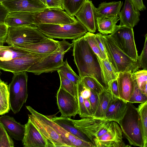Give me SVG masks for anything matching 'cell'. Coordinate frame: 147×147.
I'll list each match as a JSON object with an SVG mask.
<instances>
[{
  "label": "cell",
  "instance_id": "6da1fadb",
  "mask_svg": "<svg viewBox=\"0 0 147 147\" xmlns=\"http://www.w3.org/2000/svg\"><path fill=\"white\" fill-rule=\"evenodd\" d=\"M74 61L82 79L89 76L94 78L105 89H109L104 77L99 57L93 51L83 36L73 40Z\"/></svg>",
  "mask_w": 147,
  "mask_h": 147
},
{
  "label": "cell",
  "instance_id": "7a4b0ae2",
  "mask_svg": "<svg viewBox=\"0 0 147 147\" xmlns=\"http://www.w3.org/2000/svg\"><path fill=\"white\" fill-rule=\"evenodd\" d=\"M107 58L117 74L120 72L133 73L140 68L137 61L129 57L116 45L109 35L102 34Z\"/></svg>",
  "mask_w": 147,
  "mask_h": 147
},
{
  "label": "cell",
  "instance_id": "3957f363",
  "mask_svg": "<svg viewBox=\"0 0 147 147\" xmlns=\"http://www.w3.org/2000/svg\"><path fill=\"white\" fill-rule=\"evenodd\" d=\"M118 123L130 145L143 147L144 142L137 108L127 103V109L122 119Z\"/></svg>",
  "mask_w": 147,
  "mask_h": 147
},
{
  "label": "cell",
  "instance_id": "277c9868",
  "mask_svg": "<svg viewBox=\"0 0 147 147\" xmlns=\"http://www.w3.org/2000/svg\"><path fill=\"white\" fill-rule=\"evenodd\" d=\"M36 26L8 27L5 42L15 47L28 45L48 40Z\"/></svg>",
  "mask_w": 147,
  "mask_h": 147
},
{
  "label": "cell",
  "instance_id": "5b68a950",
  "mask_svg": "<svg viewBox=\"0 0 147 147\" xmlns=\"http://www.w3.org/2000/svg\"><path fill=\"white\" fill-rule=\"evenodd\" d=\"M60 42L59 47L54 52L47 55L32 65L27 72L39 75L43 73L52 72L57 70L63 64L65 54L73 47L70 43L63 40Z\"/></svg>",
  "mask_w": 147,
  "mask_h": 147
},
{
  "label": "cell",
  "instance_id": "8992f818",
  "mask_svg": "<svg viewBox=\"0 0 147 147\" xmlns=\"http://www.w3.org/2000/svg\"><path fill=\"white\" fill-rule=\"evenodd\" d=\"M36 26L45 36L52 39L75 40L84 36L88 31L78 20L76 22L70 24H42Z\"/></svg>",
  "mask_w": 147,
  "mask_h": 147
},
{
  "label": "cell",
  "instance_id": "52a82bcc",
  "mask_svg": "<svg viewBox=\"0 0 147 147\" xmlns=\"http://www.w3.org/2000/svg\"><path fill=\"white\" fill-rule=\"evenodd\" d=\"M13 74L8 88L10 108L16 114L19 112L28 98V76L26 71Z\"/></svg>",
  "mask_w": 147,
  "mask_h": 147
},
{
  "label": "cell",
  "instance_id": "ba28073f",
  "mask_svg": "<svg viewBox=\"0 0 147 147\" xmlns=\"http://www.w3.org/2000/svg\"><path fill=\"white\" fill-rule=\"evenodd\" d=\"M109 36L120 50L131 59L137 61L138 55L133 28L118 25Z\"/></svg>",
  "mask_w": 147,
  "mask_h": 147
},
{
  "label": "cell",
  "instance_id": "9c48e42d",
  "mask_svg": "<svg viewBox=\"0 0 147 147\" xmlns=\"http://www.w3.org/2000/svg\"><path fill=\"white\" fill-rule=\"evenodd\" d=\"M74 16H71L60 8L47 7L42 11L35 13L34 25L42 24H64L76 22Z\"/></svg>",
  "mask_w": 147,
  "mask_h": 147
},
{
  "label": "cell",
  "instance_id": "30bf717a",
  "mask_svg": "<svg viewBox=\"0 0 147 147\" xmlns=\"http://www.w3.org/2000/svg\"><path fill=\"white\" fill-rule=\"evenodd\" d=\"M31 114L42 120L53 127L69 147H95L92 143L80 139L68 132L52 121L49 116H46L38 112L31 107L26 106Z\"/></svg>",
  "mask_w": 147,
  "mask_h": 147
},
{
  "label": "cell",
  "instance_id": "8fae6325",
  "mask_svg": "<svg viewBox=\"0 0 147 147\" xmlns=\"http://www.w3.org/2000/svg\"><path fill=\"white\" fill-rule=\"evenodd\" d=\"M47 55L36 54L16 58L7 61L0 60V69L11 72L13 74L26 72L32 65Z\"/></svg>",
  "mask_w": 147,
  "mask_h": 147
},
{
  "label": "cell",
  "instance_id": "7c38bea8",
  "mask_svg": "<svg viewBox=\"0 0 147 147\" xmlns=\"http://www.w3.org/2000/svg\"><path fill=\"white\" fill-rule=\"evenodd\" d=\"M94 144L95 147H125L123 140L122 132L117 122L111 121L109 130L100 136L95 138Z\"/></svg>",
  "mask_w": 147,
  "mask_h": 147
},
{
  "label": "cell",
  "instance_id": "4fadbf2b",
  "mask_svg": "<svg viewBox=\"0 0 147 147\" xmlns=\"http://www.w3.org/2000/svg\"><path fill=\"white\" fill-rule=\"evenodd\" d=\"M56 98L58 109L61 116L74 117L79 113L77 97H75L60 86L57 91Z\"/></svg>",
  "mask_w": 147,
  "mask_h": 147
},
{
  "label": "cell",
  "instance_id": "5bb4252c",
  "mask_svg": "<svg viewBox=\"0 0 147 147\" xmlns=\"http://www.w3.org/2000/svg\"><path fill=\"white\" fill-rule=\"evenodd\" d=\"M28 117L46 140L48 147H68L61 137L49 125L31 114H28Z\"/></svg>",
  "mask_w": 147,
  "mask_h": 147
},
{
  "label": "cell",
  "instance_id": "9a60e30c",
  "mask_svg": "<svg viewBox=\"0 0 147 147\" xmlns=\"http://www.w3.org/2000/svg\"><path fill=\"white\" fill-rule=\"evenodd\" d=\"M72 121L75 126L85 134L93 144L96 133L108 121L96 118L93 116L79 120L72 119Z\"/></svg>",
  "mask_w": 147,
  "mask_h": 147
},
{
  "label": "cell",
  "instance_id": "2e32d148",
  "mask_svg": "<svg viewBox=\"0 0 147 147\" xmlns=\"http://www.w3.org/2000/svg\"><path fill=\"white\" fill-rule=\"evenodd\" d=\"M1 3L9 12L20 11L36 13L47 8L39 0H16Z\"/></svg>",
  "mask_w": 147,
  "mask_h": 147
},
{
  "label": "cell",
  "instance_id": "e0dca14e",
  "mask_svg": "<svg viewBox=\"0 0 147 147\" xmlns=\"http://www.w3.org/2000/svg\"><path fill=\"white\" fill-rule=\"evenodd\" d=\"M96 7L91 1L86 0L75 15L77 20L82 23L89 32L94 33L96 28Z\"/></svg>",
  "mask_w": 147,
  "mask_h": 147
},
{
  "label": "cell",
  "instance_id": "ac0fdd59",
  "mask_svg": "<svg viewBox=\"0 0 147 147\" xmlns=\"http://www.w3.org/2000/svg\"><path fill=\"white\" fill-rule=\"evenodd\" d=\"M25 126V131L22 141L24 147H48L44 137L29 119Z\"/></svg>",
  "mask_w": 147,
  "mask_h": 147
},
{
  "label": "cell",
  "instance_id": "d6986e66",
  "mask_svg": "<svg viewBox=\"0 0 147 147\" xmlns=\"http://www.w3.org/2000/svg\"><path fill=\"white\" fill-rule=\"evenodd\" d=\"M140 16V11L135 7L130 0H125L119 15V26L133 28L139 22Z\"/></svg>",
  "mask_w": 147,
  "mask_h": 147
},
{
  "label": "cell",
  "instance_id": "ffe728a7",
  "mask_svg": "<svg viewBox=\"0 0 147 147\" xmlns=\"http://www.w3.org/2000/svg\"><path fill=\"white\" fill-rule=\"evenodd\" d=\"M119 98L129 102L134 91L135 80L132 73L129 72H120L117 78Z\"/></svg>",
  "mask_w": 147,
  "mask_h": 147
},
{
  "label": "cell",
  "instance_id": "44dd1931",
  "mask_svg": "<svg viewBox=\"0 0 147 147\" xmlns=\"http://www.w3.org/2000/svg\"><path fill=\"white\" fill-rule=\"evenodd\" d=\"M0 123L10 137L17 141H22L25 131V125L16 121L12 117L4 115L0 117Z\"/></svg>",
  "mask_w": 147,
  "mask_h": 147
},
{
  "label": "cell",
  "instance_id": "7402d4cb",
  "mask_svg": "<svg viewBox=\"0 0 147 147\" xmlns=\"http://www.w3.org/2000/svg\"><path fill=\"white\" fill-rule=\"evenodd\" d=\"M34 14L25 11L10 12L6 17L5 24L8 27L35 26L34 23Z\"/></svg>",
  "mask_w": 147,
  "mask_h": 147
},
{
  "label": "cell",
  "instance_id": "603a6c76",
  "mask_svg": "<svg viewBox=\"0 0 147 147\" xmlns=\"http://www.w3.org/2000/svg\"><path fill=\"white\" fill-rule=\"evenodd\" d=\"M127 103L120 98L113 97L106 111L105 119L117 123L122 119L125 113Z\"/></svg>",
  "mask_w": 147,
  "mask_h": 147
},
{
  "label": "cell",
  "instance_id": "cb8c5ba5",
  "mask_svg": "<svg viewBox=\"0 0 147 147\" xmlns=\"http://www.w3.org/2000/svg\"><path fill=\"white\" fill-rule=\"evenodd\" d=\"M60 41L50 38L45 41L16 47L35 54L48 55L55 51L60 46Z\"/></svg>",
  "mask_w": 147,
  "mask_h": 147
},
{
  "label": "cell",
  "instance_id": "d4e9b609",
  "mask_svg": "<svg viewBox=\"0 0 147 147\" xmlns=\"http://www.w3.org/2000/svg\"><path fill=\"white\" fill-rule=\"evenodd\" d=\"M51 120L73 135L85 141L92 143L88 137L76 127L70 117L49 116Z\"/></svg>",
  "mask_w": 147,
  "mask_h": 147
},
{
  "label": "cell",
  "instance_id": "484cf974",
  "mask_svg": "<svg viewBox=\"0 0 147 147\" xmlns=\"http://www.w3.org/2000/svg\"><path fill=\"white\" fill-rule=\"evenodd\" d=\"M123 4V2L121 1L102 2L97 8H96V17L111 16L117 15L119 16Z\"/></svg>",
  "mask_w": 147,
  "mask_h": 147
},
{
  "label": "cell",
  "instance_id": "4316f807",
  "mask_svg": "<svg viewBox=\"0 0 147 147\" xmlns=\"http://www.w3.org/2000/svg\"><path fill=\"white\" fill-rule=\"evenodd\" d=\"M119 20L117 15L111 16L96 17V26L100 33L105 35L111 34L118 27L116 24Z\"/></svg>",
  "mask_w": 147,
  "mask_h": 147
},
{
  "label": "cell",
  "instance_id": "83f0119b",
  "mask_svg": "<svg viewBox=\"0 0 147 147\" xmlns=\"http://www.w3.org/2000/svg\"><path fill=\"white\" fill-rule=\"evenodd\" d=\"M35 54L12 46H0V60L7 61L16 58L33 55Z\"/></svg>",
  "mask_w": 147,
  "mask_h": 147
},
{
  "label": "cell",
  "instance_id": "f1b7e54d",
  "mask_svg": "<svg viewBox=\"0 0 147 147\" xmlns=\"http://www.w3.org/2000/svg\"><path fill=\"white\" fill-rule=\"evenodd\" d=\"M113 97L109 89H104L102 92L99 95L98 105L93 117L96 118L105 119L106 111Z\"/></svg>",
  "mask_w": 147,
  "mask_h": 147
},
{
  "label": "cell",
  "instance_id": "f546056e",
  "mask_svg": "<svg viewBox=\"0 0 147 147\" xmlns=\"http://www.w3.org/2000/svg\"><path fill=\"white\" fill-rule=\"evenodd\" d=\"M143 137V147L147 146V101L141 103L137 108Z\"/></svg>",
  "mask_w": 147,
  "mask_h": 147
},
{
  "label": "cell",
  "instance_id": "4dcf8cb0",
  "mask_svg": "<svg viewBox=\"0 0 147 147\" xmlns=\"http://www.w3.org/2000/svg\"><path fill=\"white\" fill-rule=\"evenodd\" d=\"M10 109L8 86L3 81L0 83V115L8 113Z\"/></svg>",
  "mask_w": 147,
  "mask_h": 147
},
{
  "label": "cell",
  "instance_id": "1f68e13d",
  "mask_svg": "<svg viewBox=\"0 0 147 147\" xmlns=\"http://www.w3.org/2000/svg\"><path fill=\"white\" fill-rule=\"evenodd\" d=\"M86 0H62L63 10L71 16H74Z\"/></svg>",
  "mask_w": 147,
  "mask_h": 147
},
{
  "label": "cell",
  "instance_id": "d6a6232c",
  "mask_svg": "<svg viewBox=\"0 0 147 147\" xmlns=\"http://www.w3.org/2000/svg\"><path fill=\"white\" fill-rule=\"evenodd\" d=\"M99 59L105 81L109 88V84L117 79V74L107 58L104 59Z\"/></svg>",
  "mask_w": 147,
  "mask_h": 147
},
{
  "label": "cell",
  "instance_id": "836d02e7",
  "mask_svg": "<svg viewBox=\"0 0 147 147\" xmlns=\"http://www.w3.org/2000/svg\"><path fill=\"white\" fill-rule=\"evenodd\" d=\"M57 70L76 85H77L81 82V78L75 72L68 64L67 59L64 61L62 65Z\"/></svg>",
  "mask_w": 147,
  "mask_h": 147
},
{
  "label": "cell",
  "instance_id": "e575fe53",
  "mask_svg": "<svg viewBox=\"0 0 147 147\" xmlns=\"http://www.w3.org/2000/svg\"><path fill=\"white\" fill-rule=\"evenodd\" d=\"M132 76L141 91L147 96V70L137 71L132 74Z\"/></svg>",
  "mask_w": 147,
  "mask_h": 147
},
{
  "label": "cell",
  "instance_id": "d590c367",
  "mask_svg": "<svg viewBox=\"0 0 147 147\" xmlns=\"http://www.w3.org/2000/svg\"><path fill=\"white\" fill-rule=\"evenodd\" d=\"M81 82L85 86L98 95L105 89L95 78L92 77L85 76L81 79Z\"/></svg>",
  "mask_w": 147,
  "mask_h": 147
},
{
  "label": "cell",
  "instance_id": "8d00e7d4",
  "mask_svg": "<svg viewBox=\"0 0 147 147\" xmlns=\"http://www.w3.org/2000/svg\"><path fill=\"white\" fill-rule=\"evenodd\" d=\"M60 81V86L67 92L75 97H77V85H75L72 82L65 76L59 71L57 70Z\"/></svg>",
  "mask_w": 147,
  "mask_h": 147
},
{
  "label": "cell",
  "instance_id": "74e56055",
  "mask_svg": "<svg viewBox=\"0 0 147 147\" xmlns=\"http://www.w3.org/2000/svg\"><path fill=\"white\" fill-rule=\"evenodd\" d=\"M95 34L90 32H87L83 36L88 42L91 48L98 56L101 59H105L107 58L102 54L99 48L94 37Z\"/></svg>",
  "mask_w": 147,
  "mask_h": 147
},
{
  "label": "cell",
  "instance_id": "f35d334b",
  "mask_svg": "<svg viewBox=\"0 0 147 147\" xmlns=\"http://www.w3.org/2000/svg\"><path fill=\"white\" fill-rule=\"evenodd\" d=\"M77 98L79 108L78 114L82 118L91 117L85 106L84 98L81 94V92L83 87V84L81 82L77 85Z\"/></svg>",
  "mask_w": 147,
  "mask_h": 147
},
{
  "label": "cell",
  "instance_id": "ab89813d",
  "mask_svg": "<svg viewBox=\"0 0 147 147\" xmlns=\"http://www.w3.org/2000/svg\"><path fill=\"white\" fill-rule=\"evenodd\" d=\"M133 78L134 79V78ZM135 80L134 88L132 96L129 102L132 103H141L147 101V96L142 92L138 88L135 80Z\"/></svg>",
  "mask_w": 147,
  "mask_h": 147
},
{
  "label": "cell",
  "instance_id": "60d3db41",
  "mask_svg": "<svg viewBox=\"0 0 147 147\" xmlns=\"http://www.w3.org/2000/svg\"><path fill=\"white\" fill-rule=\"evenodd\" d=\"M13 141L0 123V147H13Z\"/></svg>",
  "mask_w": 147,
  "mask_h": 147
},
{
  "label": "cell",
  "instance_id": "b9f144b4",
  "mask_svg": "<svg viewBox=\"0 0 147 147\" xmlns=\"http://www.w3.org/2000/svg\"><path fill=\"white\" fill-rule=\"evenodd\" d=\"M145 41L140 55L138 56L137 61L140 68L147 70V34L145 36Z\"/></svg>",
  "mask_w": 147,
  "mask_h": 147
},
{
  "label": "cell",
  "instance_id": "7bdbcfd3",
  "mask_svg": "<svg viewBox=\"0 0 147 147\" xmlns=\"http://www.w3.org/2000/svg\"><path fill=\"white\" fill-rule=\"evenodd\" d=\"M89 100L91 106V110L92 116L97 108L99 101V95L91 91V94Z\"/></svg>",
  "mask_w": 147,
  "mask_h": 147
},
{
  "label": "cell",
  "instance_id": "ee69618b",
  "mask_svg": "<svg viewBox=\"0 0 147 147\" xmlns=\"http://www.w3.org/2000/svg\"><path fill=\"white\" fill-rule=\"evenodd\" d=\"M109 89L114 97L119 98L117 79L111 81L109 84Z\"/></svg>",
  "mask_w": 147,
  "mask_h": 147
},
{
  "label": "cell",
  "instance_id": "f6af8a7d",
  "mask_svg": "<svg viewBox=\"0 0 147 147\" xmlns=\"http://www.w3.org/2000/svg\"><path fill=\"white\" fill-rule=\"evenodd\" d=\"M94 37L99 48L103 55L107 57L106 50L103 40L102 34L97 33L95 34Z\"/></svg>",
  "mask_w": 147,
  "mask_h": 147
},
{
  "label": "cell",
  "instance_id": "bcb514c9",
  "mask_svg": "<svg viewBox=\"0 0 147 147\" xmlns=\"http://www.w3.org/2000/svg\"><path fill=\"white\" fill-rule=\"evenodd\" d=\"M46 1L47 7L57 8L63 10L62 0H46Z\"/></svg>",
  "mask_w": 147,
  "mask_h": 147
},
{
  "label": "cell",
  "instance_id": "7dc6e473",
  "mask_svg": "<svg viewBox=\"0 0 147 147\" xmlns=\"http://www.w3.org/2000/svg\"><path fill=\"white\" fill-rule=\"evenodd\" d=\"M8 28L5 24H0V42H5Z\"/></svg>",
  "mask_w": 147,
  "mask_h": 147
},
{
  "label": "cell",
  "instance_id": "c3c4849f",
  "mask_svg": "<svg viewBox=\"0 0 147 147\" xmlns=\"http://www.w3.org/2000/svg\"><path fill=\"white\" fill-rule=\"evenodd\" d=\"M9 12L6 7L0 2V24H5L6 18Z\"/></svg>",
  "mask_w": 147,
  "mask_h": 147
},
{
  "label": "cell",
  "instance_id": "681fc988",
  "mask_svg": "<svg viewBox=\"0 0 147 147\" xmlns=\"http://www.w3.org/2000/svg\"><path fill=\"white\" fill-rule=\"evenodd\" d=\"M111 121H108L105 125L97 132L95 138L99 137L107 132L110 129Z\"/></svg>",
  "mask_w": 147,
  "mask_h": 147
},
{
  "label": "cell",
  "instance_id": "f907efd6",
  "mask_svg": "<svg viewBox=\"0 0 147 147\" xmlns=\"http://www.w3.org/2000/svg\"><path fill=\"white\" fill-rule=\"evenodd\" d=\"M135 7L139 11H143L146 9L142 0H130Z\"/></svg>",
  "mask_w": 147,
  "mask_h": 147
},
{
  "label": "cell",
  "instance_id": "816d5d0a",
  "mask_svg": "<svg viewBox=\"0 0 147 147\" xmlns=\"http://www.w3.org/2000/svg\"><path fill=\"white\" fill-rule=\"evenodd\" d=\"M81 93L84 99L89 98L90 95L91 90L83 84V87Z\"/></svg>",
  "mask_w": 147,
  "mask_h": 147
},
{
  "label": "cell",
  "instance_id": "f5cc1de1",
  "mask_svg": "<svg viewBox=\"0 0 147 147\" xmlns=\"http://www.w3.org/2000/svg\"><path fill=\"white\" fill-rule=\"evenodd\" d=\"M85 106L89 114L91 116H92V114L91 110V106L89 98L84 99Z\"/></svg>",
  "mask_w": 147,
  "mask_h": 147
},
{
  "label": "cell",
  "instance_id": "db71d44e",
  "mask_svg": "<svg viewBox=\"0 0 147 147\" xmlns=\"http://www.w3.org/2000/svg\"><path fill=\"white\" fill-rule=\"evenodd\" d=\"M43 4L46 6V0H39Z\"/></svg>",
  "mask_w": 147,
  "mask_h": 147
},
{
  "label": "cell",
  "instance_id": "11a10c76",
  "mask_svg": "<svg viewBox=\"0 0 147 147\" xmlns=\"http://www.w3.org/2000/svg\"><path fill=\"white\" fill-rule=\"evenodd\" d=\"M16 0H0V2H2L4 1H14Z\"/></svg>",
  "mask_w": 147,
  "mask_h": 147
},
{
  "label": "cell",
  "instance_id": "9f6ffc18",
  "mask_svg": "<svg viewBox=\"0 0 147 147\" xmlns=\"http://www.w3.org/2000/svg\"><path fill=\"white\" fill-rule=\"evenodd\" d=\"M1 74L2 73H1V71L0 69V83H1L3 82L2 81V80H1Z\"/></svg>",
  "mask_w": 147,
  "mask_h": 147
},
{
  "label": "cell",
  "instance_id": "6f0895ef",
  "mask_svg": "<svg viewBox=\"0 0 147 147\" xmlns=\"http://www.w3.org/2000/svg\"><path fill=\"white\" fill-rule=\"evenodd\" d=\"M4 43L0 42V46H3Z\"/></svg>",
  "mask_w": 147,
  "mask_h": 147
}]
</instances>
